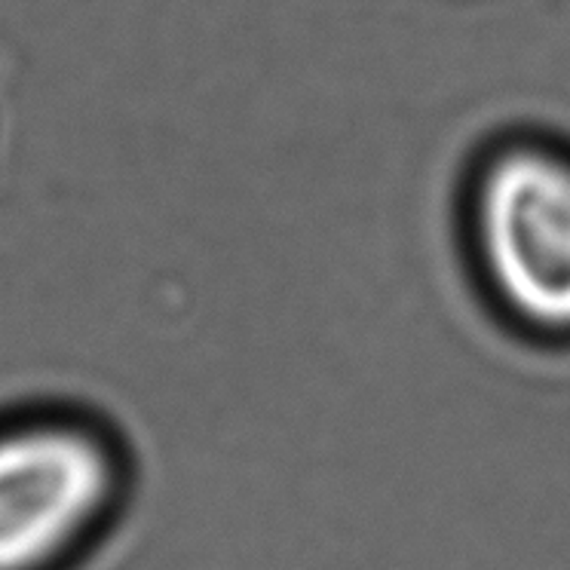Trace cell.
Returning <instances> with one entry per match:
<instances>
[{
	"instance_id": "cell-2",
	"label": "cell",
	"mask_w": 570,
	"mask_h": 570,
	"mask_svg": "<svg viewBox=\"0 0 570 570\" xmlns=\"http://www.w3.org/2000/svg\"><path fill=\"white\" fill-rule=\"evenodd\" d=\"M114 491V460L75 423L0 433V570H38L75 543Z\"/></svg>"
},
{
	"instance_id": "cell-1",
	"label": "cell",
	"mask_w": 570,
	"mask_h": 570,
	"mask_svg": "<svg viewBox=\"0 0 570 570\" xmlns=\"http://www.w3.org/2000/svg\"><path fill=\"white\" fill-rule=\"evenodd\" d=\"M466 236L497 311L570 341V145L533 132L491 145L466 187Z\"/></svg>"
}]
</instances>
